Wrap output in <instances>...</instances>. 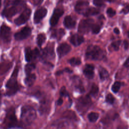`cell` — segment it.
<instances>
[{"mask_svg": "<svg viewBox=\"0 0 129 129\" xmlns=\"http://www.w3.org/2000/svg\"><path fill=\"white\" fill-rule=\"evenodd\" d=\"M18 72L19 68L18 67H16L11 77L6 83V95L8 96L14 95L19 90V86L17 82Z\"/></svg>", "mask_w": 129, "mask_h": 129, "instance_id": "cell-1", "label": "cell"}, {"mask_svg": "<svg viewBox=\"0 0 129 129\" xmlns=\"http://www.w3.org/2000/svg\"><path fill=\"white\" fill-rule=\"evenodd\" d=\"M21 120L22 123L26 125H30L36 117V111L34 108L29 105L22 107L21 113Z\"/></svg>", "mask_w": 129, "mask_h": 129, "instance_id": "cell-2", "label": "cell"}, {"mask_svg": "<svg viewBox=\"0 0 129 129\" xmlns=\"http://www.w3.org/2000/svg\"><path fill=\"white\" fill-rule=\"evenodd\" d=\"M85 56L88 59L99 60L103 59L105 57V53L99 46L90 45L87 48Z\"/></svg>", "mask_w": 129, "mask_h": 129, "instance_id": "cell-3", "label": "cell"}, {"mask_svg": "<svg viewBox=\"0 0 129 129\" xmlns=\"http://www.w3.org/2000/svg\"><path fill=\"white\" fill-rule=\"evenodd\" d=\"M24 7V3L20 2L18 4L6 7L2 12V15L7 18H10L19 13Z\"/></svg>", "mask_w": 129, "mask_h": 129, "instance_id": "cell-4", "label": "cell"}, {"mask_svg": "<svg viewBox=\"0 0 129 129\" xmlns=\"http://www.w3.org/2000/svg\"><path fill=\"white\" fill-rule=\"evenodd\" d=\"M11 29L8 26L3 24L0 27V41L4 43H8L11 40Z\"/></svg>", "mask_w": 129, "mask_h": 129, "instance_id": "cell-5", "label": "cell"}, {"mask_svg": "<svg viewBox=\"0 0 129 129\" xmlns=\"http://www.w3.org/2000/svg\"><path fill=\"white\" fill-rule=\"evenodd\" d=\"M93 20L91 19L82 20L81 21L79 24L78 32L83 34H86L88 33L91 29V27L93 24Z\"/></svg>", "mask_w": 129, "mask_h": 129, "instance_id": "cell-6", "label": "cell"}, {"mask_svg": "<svg viewBox=\"0 0 129 129\" xmlns=\"http://www.w3.org/2000/svg\"><path fill=\"white\" fill-rule=\"evenodd\" d=\"M31 11L29 8H26L21 14L14 20V22L17 26H20L25 23L29 19Z\"/></svg>", "mask_w": 129, "mask_h": 129, "instance_id": "cell-7", "label": "cell"}, {"mask_svg": "<svg viewBox=\"0 0 129 129\" xmlns=\"http://www.w3.org/2000/svg\"><path fill=\"white\" fill-rule=\"evenodd\" d=\"M40 55V52L37 48L31 50L30 47H27L25 50V60L30 62L37 58Z\"/></svg>", "mask_w": 129, "mask_h": 129, "instance_id": "cell-8", "label": "cell"}, {"mask_svg": "<svg viewBox=\"0 0 129 129\" xmlns=\"http://www.w3.org/2000/svg\"><path fill=\"white\" fill-rule=\"evenodd\" d=\"M6 123L8 128L17 127V119L15 115V112L13 109L10 110L6 117Z\"/></svg>", "mask_w": 129, "mask_h": 129, "instance_id": "cell-9", "label": "cell"}, {"mask_svg": "<svg viewBox=\"0 0 129 129\" xmlns=\"http://www.w3.org/2000/svg\"><path fill=\"white\" fill-rule=\"evenodd\" d=\"M31 34V29L29 27H25L20 31L16 33L14 35V37L16 40H22L28 38Z\"/></svg>", "mask_w": 129, "mask_h": 129, "instance_id": "cell-10", "label": "cell"}, {"mask_svg": "<svg viewBox=\"0 0 129 129\" xmlns=\"http://www.w3.org/2000/svg\"><path fill=\"white\" fill-rule=\"evenodd\" d=\"M63 12L62 9L57 8L54 9L50 19V24L51 26H54L57 24L59 18L63 15Z\"/></svg>", "mask_w": 129, "mask_h": 129, "instance_id": "cell-11", "label": "cell"}, {"mask_svg": "<svg viewBox=\"0 0 129 129\" xmlns=\"http://www.w3.org/2000/svg\"><path fill=\"white\" fill-rule=\"evenodd\" d=\"M55 56L53 46L52 44L47 46L42 51V58L43 59H51Z\"/></svg>", "mask_w": 129, "mask_h": 129, "instance_id": "cell-12", "label": "cell"}, {"mask_svg": "<svg viewBox=\"0 0 129 129\" xmlns=\"http://www.w3.org/2000/svg\"><path fill=\"white\" fill-rule=\"evenodd\" d=\"M89 8V3L87 1L79 0L78 1L75 6V11L79 14L84 15L87 9Z\"/></svg>", "mask_w": 129, "mask_h": 129, "instance_id": "cell-13", "label": "cell"}, {"mask_svg": "<svg viewBox=\"0 0 129 129\" xmlns=\"http://www.w3.org/2000/svg\"><path fill=\"white\" fill-rule=\"evenodd\" d=\"M47 10L43 7L37 10L34 15V22L35 24L39 23L47 14Z\"/></svg>", "mask_w": 129, "mask_h": 129, "instance_id": "cell-14", "label": "cell"}, {"mask_svg": "<svg viewBox=\"0 0 129 129\" xmlns=\"http://www.w3.org/2000/svg\"><path fill=\"white\" fill-rule=\"evenodd\" d=\"M71 50V46L66 43L60 44L57 48V52L59 58L64 56L67 54Z\"/></svg>", "mask_w": 129, "mask_h": 129, "instance_id": "cell-15", "label": "cell"}, {"mask_svg": "<svg viewBox=\"0 0 129 129\" xmlns=\"http://www.w3.org/2000/svg\"><path fill=\"white\" fill-rule=\"evenodd\" d=\"M91 99L88 95L82 96L78 99V105L80 108H87L91 105Z\"/></svg>", "mask_w": 129, "mask_h": 129, "instance_id": "cell-16", "label": "cell"}, {"mask_svg": "<svg viewBox=\"0 0 129 129\" xmlns=\"http://www.w3.org/2000/svg\"><path fill=\"white\" fill-rule=\"evenodd\" d=\"M83 73L88 79H92L94 76V67L91 64H86L83 70Z\"/></svg>", "mask_w": 129, "mask_h": 129, "instance_id": "cell-17", "label": "cell"}, {"mask_svg": "<svg viewBox=\"0 0 129 129\" xmlns=\"http://www.w3.org/2000/svg\"><path fill=\"white\" fill-rule=\"evenodd\" d=\"M84 41V38L83 36L77 34L73 35L70 38V42L75 46L80 45Z\"/></svg>", "mask_w": 129, "mask_h": 129, "instance_id": "cell-18", "label": "cell"}, {"mask_svg": "<svg viewBox=\"0 0 129 129\" xmlns=\"http://www.w3.org/2000/svg\"><path fill=\"white\" fill-rule=\"evenodd\" d=\"M63 24L68 29H73L75 27L76 22L71 16H67L64 19Z\"/></svg>", "mask_w": 129, "mask_h": 129, "instance_id": "cell-19", "label": "cell"}, {"mask_svg": "<svg viewBox=\"0 0 129 129\" xmlns=\"http://www.w3.org/2000/svg\"><path fill=\"white\" fill-rule=\"evenodd\" d=\"M12 66V63L9 61H4L0 63V75L6 74L11 69Z\"/></svg>", "mask_w": 129, "mask_h": 129, "instance_id": "cell-20", "label": "cell"}, {"mask_svg": "<svg viewBox=\"0 0 129 129\" xmlns=\"http://www.w3.org/2000/svg\"><path fill=\"white\" fill-rule=\"evenodd\" d=\"M36 76L34 74H29L27 75V77L24 80V83L27 86H31L35 82Z\"/></svg>", "mask_w": 129, "mask_h": 129, "instance_id": "cell-21", "label": "cell"}, {"mask_svg": "<svg viewBox=\"0 0 129 129\" xmlns=\"http://www.w3.org/2000/svg\"><path fill=\"white\" fill-rule=\"evenodd\" d=\"M99 13V10L95 8H88L83 15L86 17L97 15Z\"/></svg>", "mask_w": 129, "mask_h": 129, "instance_id": "cell-22", "label": "cell"}, {"mask_svg": "<svg viewBox=\"0 0 129 129\" xmlns=\"http://www.w3.org/2000/svg\"><path fill=\"white\" fill-rule=\"evenodd\" d=\"M100 78L101 80L104 81L109 78V73L108 71L103 68H101L99 70Z\"/></svg>", "mask_w": 129, "mask_h": 129, "instance_id": "cell-23", "label": "cell"}, {"mask_svg": "<svg viewBox=\"0 0 129 129\" xmlns=\"http://www.w3.org/2000/svg\"><path fill=\"white\" fill-rule=\"evenodd\" d=\"M63 116L70 119H77V115L75 112L72 110H67L64 112L63 113Z\"/></svg>", "mask_w": 129, "mask_h": 129, "instance_id": "cell-24", "label": "cell"}, {"mask_svg": "<svg viewBox=\"0 0 129 129\" xmlns=\"http://www.w3.org/2000/svg\"><path fill=\"white\" fill-rule=\"evenodd\" d=\"M45 40H46V36L45 34L43 33L38 34L37 37V43L39 47H41L43 43L45 42Z\"/></svg>", "mask_w": 129, "mask_h": 129, "instance_id": "cell-25", "label": "cell"}, {"mask_svg": "<svg viewBox=\"0 0 129 129\" xmlns=\"http://www.w3.org/2000/svg\"><path fill=\"white\" fill-rule=\"evenodd\" d=\"M35 64L34 63H28L25 66V72L26 75L29 74L31 72L35 69Z\"/></svg>", "mask_w": 129, "mask_h": 129, "instance_id": "cell-26", "label": "cell"}, {"mask_svg": "<svg viewBox=\"0 0 129 129\" xmlns=\"http://www.w3.org/2000/svg\"><path fill=\"white\" fill-rule=\"evenodd\" d=\"M99 114L96 112H92L88 115V118L90 122H95L98 118Z\"/></svg>", "mask_w": 129, "mask_h": 129, "instance_id": "cell-27", "label": "cell"}, {"mask_svg": "<svg viewBox=\"0 0 129 129\" xmlns=\"http://www.w3.org/2000/svg\"><path fill=\"white\" fill-rule=\"evenodd\" d=\"M99 91L98 87L96 85L93 84L91 88V90L90 91V95L92 96L95 97L97 95Z\"/></svg>", "mask_w": 129, "mask_h": 129, "instance_id": "cell-28", "label": "cell"}, {"mask_svg": "<svg viewBox=\"0 0 129 129\" xmlns=\"http://www.w3.org/2000/svg\"><path fill=\"white\" fill-rule=\"evenodd\" d=\"M69 62L72 66H76L80 65L81 63V61L78 57H73L69 60Z\"/></svg>", "mask_w": 129, "mask_h": 129, "instance_id": "cell-29", "label": "cell"}, {"mask_svg": "<svg viewBox=\"0 0 129 129\" xmlns=\"http://www.w3.org/2000/svg\"><path fill=\"white\" fill-rule=\"evenodd\" d=\"M121 86V83L116 81L114 83V84L112 85V87H111V90L114 93H117L119 91L120 88Z\"/></svg>", "mask_w": 129, "mask_h": 129, "instance_id": "cell-30", "label": "cell"}, {"mask_svg": "<svg viewBox=\"0 0 129 129\" xmlns=\"http://www.w3.org/2000/svg\"><path fill=\"white\" fill-rule=\"evenodd\" d=\"M64 31L63 29H60L58 31H56V30L54 31L52 33V36H53L54 37H61L64 35Z\"/></svg>", "mask_w": 129, "mask_h": 129, "instance_id": "cell-31", "label": "cell"}, {"mask_svg": "<svg viewBox=\"0 0 129 129\" xmlns=\"http://www.w3.org/2000/svg\"><path fill=\"white\" fill-rule=\"evenodd\" d=\"M101 29L100 26L98 24H93L91 27V30L93 34H98Z\"/></svg>", "mask_w": 129, "mask_h": 129, "instance_id": "cell-32", "label": "cell"}, {"mask_svg": "<svg viewBox=\"0 0 129 129\" xmlns=\"http://www.w3.org/2000/svg\"><path fill=\"white\" fill-rule=\"evenodd\" d=\"M21 1L20 0H5L4 4L5 7H8L11 5L18 4Z\"/></svg>", "mask_w": 129, "mask_h": 129, "instance_id": "cell-33", "label": "cell"}, {"mask_svg": "<svg viewBox=\"0 0 129 129\" xmlns=\"http://www.w3.org/2000/svg\"><path fill=\"white\" fill-rule=\"evenodd\" d=\"M121 43V41L120 40H117L116 41H114L112 42L111 44V47L115 50V51H117L119 49V46Z\"/></svg>", "mask_w": 129, "mask_h": 129, "instance_id": "cell-34", "label": "cell"}, {"mask_svg": "<svg viewBox=\"0 0 129 129\" xmlns=\"http://www.w3.org/2000/svg\"><path fill=\"white\" fill-rule=\"evenodd\" d=\"M106 102L109 104H113L114 102V98L111 94H108L106 96Z\"/></svg>", "mask_w": 129, "mask_h": 129, "instance_id": "cell-35", "label": "cell"}, {"mask_svg": "<svg viewBox=\"0 0 129 129\" xmlns=\"http://www.w3.org/2000/svg\"><path fill=\"white\" fill-rule=\"evenodd\" d=\"M106 13H107V15H108V16H109L110 17H112L114 16L116 14L115 11H114L113 9H112L111 8H109L107 10Z\"/></svg>", "mask_w": 129, "mask_h": 129, "instance_id": "cell-36", "label": "cell"}, {"mask_svg": "<svg viewBox=\"0 0 129 129\" xmlns=\"http://www.w3.org/2000/svg\"><path fill=\"white\" fill-rule=\"evenodd\" d=\"M93 4L98 7H101L104 4V0H93Z\"/></svg>", "mask_w": 129, "mask_h": 129, "instance_id": "cell-37", "label": "cell"}, {"mask_svg": "<svg viewBox=\"0 0 129 129\" xmlns=\"http://www.w3.org/2000/svg\"><path fill=\"white\" fill-rule=\"evenodd\" d=\"M60 95L61 96H69L68 93L66 90V88L64 87H62L60 90Z\"/></svg>", "mask_w": 129, "mask_h": 129, "instance_id": "cell-38", "label": "cell"}, {"mask_svg": "<svg viewBox=\"0 0 129 129\" xmlns=\"http://www.w3.org/2000/svg\"><path fill=\"white\" fill-rule=\"evenodd\" d=\"M43 1V0H31V3L33 4L34 5L38 6L41 4Z\"/></svg>", "mask_w": 129, "mask_h": 129, "instance_id": "cell-39", "label": "cell"}, {"mask_svg": "<svg viewBox=\"0 0 129 129\" xmlns=\"http://www.w3.org/2000/svg\"><path fill=\"white\" fill-rule=\"evenodd\" d=\"M122 12L124 14H126L129 12V5H127L122 9Z\"/></svg>", "mask_w": 129, "mask_h": 129, "instance_id": "cell-40", "label": "cell"}, {"mask_svg": "<svg viewBox=\"0 0 129 129\" xmlns=\"http://www.w3.org/2000/svg\"><path fill=\"white\" fill-rule=\"evenodd\" d=\"M123 44H124V47L125 48V49H127L129 47V43L127 40H124L123 42Z\"/></svg>", "mask_w": 129, "mask_h": 129, "instance_id": "cell-41", "label": "cell"}, {"mask_svg": "<svg viewBox=\"0 0 129 129\" xmlns=\"http://www.w3.org/2000/svg\"><path fill=\"white\" fill-rule=\"evenodd\" d=\"M123 66L125 67H126V68L129 67V57L126 59V60L124 62V63L123 64Z\"/></svg>", "mask_w": 129, "mask_h": 129, "instance_id": "cell-42", "label": "cell"}, {"mask_svg": "<svg viewBox=\"0 0 129 129\" xmlns=\"http://www.w3.org/2000/svg\"><path fill=\"white\" fill-rule=\"evenodd\" d=\"M63 103V100L61 98H59L58 100L57 101V104L58 105H61Z\"/></svg>", "mask_w": 129, "mask_h": 129, "instance_id": "cell-43", "label": "cell"}, {"mask_svg": "<svg viewBox=\"0 0 129 129\" xmlns=\"http://www.w3.org/2000/svg\"><path fill=\"white\" fill-rule=\"evenodd\" d=\"M65 72H67V73H72L73 72V71L70 70L69 68H65L64 69V70Z\"/></svg>", "mask_w": 129, "mask_h": 129, "instance_id": "cell-44", "label": "cell"}, {"mask_svg": "<svg viewBox=\"0 0 129 129\" xmlns=\"http://www.w3.org/2000/svg\"><path fill=\"white\" fill-rule=\"evenodd\" d=\"M113 31H114V32L116 34H118L119 33V30L117 28H115Z\"/></svg>", "mask_w": 129, "mask_h": 129, "instance_id": "cell-45", "label": "cell"}, {"mask_svg": "<svg viewBox=\"0 0 129 129\" xmlns=\"http://www.w3.org/2000/svg\"><path fill=\"white\" fill-rule=\"evenodd\" d=\"M104 1H105L108 2H113L114 1V0H104Z\"/></svg>", "mask_w": 129, "mask_h": 129, "instance_id": "cell-46", "label": "cell"}, {"mask_svg": "<svg viewBox=\"0 0 129 129\" xmlns=\"http://www.w3.org/2000/svg\"><path fill=\"white\" fill-rule=\"evenodd\" d=\"M1 2H2V0H0V7L1 6Z\"/></svg>", "mask_w": 129, "mask_h": 129, "instance_id": "cell-47", "label": "cell"}]
</instances>
